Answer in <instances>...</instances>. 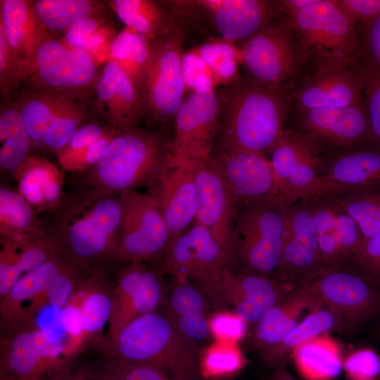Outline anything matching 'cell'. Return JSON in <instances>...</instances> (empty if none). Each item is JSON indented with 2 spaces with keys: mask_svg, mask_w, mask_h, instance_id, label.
<instances>
[{
  "mask_svg": "<svg viewBox=\"0 0 380 380\" xmlns=\"http://www.w3.org/2000/svg\"><path fill=\"white\" fill-rule=\"evenodd\" d=\"M52 248L84 274L110 275L116 260L122 217L120 194L72 189L40 216Z\"/></svg>",
  "mask_w": 380,
  "mask_h": 380,
  "instance_id": "6da1fadb",
  "label": "cell"
},
{
  "mask_svg": "<svg viewBox=\"0 0 380 380\" xmlns=\"http://www.w3.org/2000/svg\"><path fill=\"white\" fill-rule=\"evenodd\" d=\"M224 98L213 151L268 154L285 130L289 95L247 76L234 80Z\"/></svg>",
  "mask_w": 380,
  "mask_h": 380,
  "instance_id": "7a4b0ae2",
  "label": "cell"
},
{
  "mask_svg": "<svg viewBox=\"0 0 380 380\" xmlns=\"http://www.w3.org/2000/svg\"><path fill=\"white\" fill-rule=\"evenodd\" d=\"M170 140L160 132L136 127L118 132L90 170L71 175L72 189L120 194L150 186L172 165Z\"/></svg>",
  "mask_w": 380,
  "mask_h": 380,
  "instance_id": "3957f363",
  "label": "cell"
},
{
  "mask_svg": "<svg viewBox=\"0 0 380 380\" xmlns=\"http://www.w3.org/2000/svg\"><path fill=\"white\" fill-rule=\"evenodd\" d=\"M102 348L106 355L150 365L182 380H203L198 345L163 312L134 319Z\"/></svg>",
  "mask_w": 380,
  "mask_h": 380,
  "instance_id": "277c9868",
  "label": "cell"
},
{
  "mask_svg": "<svg viewBox=\"0 0 380 380\" xmlns=\"http://www.w3.org/2000/svg\"><path fill=\"white\" fill-rule=\"evenodd\" d=\"M281 198L239 202L233 231V265L277 278L286 213Z\"/></svg>",
  "mask_w": 380,
  "mask_h": 380,
  "instance_id": "5b68a950",
  "label": "cell"
},
{
  "mask_svg": "<svg viewBox=\"0 0 380 380\" xmlns=\"http://www.w3.org/2000/svg\"><path fill=\"white\" fill-rule=\"evenodd\" d=\"M363 66L355 57L309 53L289 97L290 108L343 107L364 96Z\"/></svg>",
  "mask_w": 380,
  "mask_h": 380,
  "instance_id": "8992f818",
  "label": "cell"
},
{
  "mask_svg": "<svg viewBox=\"0 0 380 380\" xmlns=\"http://www.w3.org/2000/svg\"><path fill=\"white\" fill-rule=\"evenodd\" d=\"M241 53L248 77L288 95L308 55L284 15L243 42Z\"/></svg>",
  "mask_w": 380,
  "mask_h": 380,
  "instance_id": "52a82bcc",
  "label": "cell"
},
{
  "mask_svg": "<svg viewBox=\"0 0 380 380\" xmlns=\"http://www.w3.org/2000/svg\"><path fill=\"white\" fill-rule=\"evenodd\" d=\"M83 99L42 89L27 88L14 102L32 141V150L56 156L89 113Z\"/></svg>",
  "mask_w": 380,
  "mask_h": 380,
  "instance_id": "ba28073f",
  "label": "cell"
},
{
  "mask_svg": "<svg viewBox=\"0 0 380 380\" xmlns=\"http://www.w3.org/2000/svg\"><path fill=\"white\" fill-rule=\"evenodd\" d=\"M183 32L178 26L151 42L150 54L139 88L148 124L167 122L175 117L183 101Z\"/></svg>",
  "mask_w": 380,
  "mask_h": 380,
  "instance_id": "9c48e42d",
  "label": "cell"
},
{
  "mask_svg": "<svg viewBox=\"0 0 380 380\" xmlns=\"http://www.w3.org/2000/svg\"><path fill=\"white\" fill-rule=\"evenodd\" d=\"M286 128L301 137L319 154L377 144L370 127L364 96L343 107L289 108Z\"/></svg>",
  "mask_w": 380,
  "mask_h": 380,
  "instance_id": "30bf717a",
  "label": "cell"
},
{
  "mask_svg": "<svg viewBox=\"0 0 380 380\" xmlns=\"http://www.w3.org/2000/svg\"><path fill=\"white\" fill-rule=\"evenodd\" d=\"M297 286L230 264L200 287L211 310L234 312L248 324H255Z\"/></svg>",
  "mask_w": 380,
  "mask_h": 380,
  "instance_id": "8fae6325",
  "label": "cell"
},
{
  "mask_svg": "<svg viewBox=\"0 0 380 380\" xmlns=\"http://www.w3.org/2000/svg\"><path fill=\"white\" fill-rule=\"evenodd\" d=\"M99 73L96 60L89 53L49 37L22 65L20 81L27 82V88L84 99L92 90Z\"/></svg>",
  "mask_w": 380,
  "mask_h": 380,
  "instance_id": "7c38bea8",
  "label": "cell"
},
{
  "mask_svg": "<svg viewBox=\"0 0 380 380\" xmlns=\"http://www.w3.org/2000/svg\"><path fill=\"white\" fill-rule=\"evenodd\" d=\"M60 338L34 325L1 337L0 380H62L72 370Z\"/></svg>",
  "mask_w": 380,
  "mask_h": 380,
  "instance_id": "4fadbf2b",
  "label": "cell"
},
{
  "mask_svg": "<svg viewBox=\"0 0 380 380\" xmlns=\"http://www.w3.org/2000/svg\"><path fill=\"white\" fill-rule=\"evenodd\" d=\"M221 99L212 86L199 87L183 100L170 140L172 163L191 164L211 158L221 117Z\"/></svg>",
  "mask_w": 380,
  "mask_h": 380,
  "instance_id": "5bb4252c",
  "label": "cell"
},
{
  "mask_svg": "<svg viewBox=\"0 0 380 380\" xmlns=\"http://www.w3.org/2000/svg\"><path fill=\"white\" fill-rule=\"evenodd\" d=\"M122 217L116 260L118 265L163 258L170 243L167 227L148 194H120Z\"/></svg>",
  "mask_w": 380,
  "mask_h": 380,
  "instance_id": "9a60e30c",
  "label": "cell"
},
{
  "mask_svg": "<svg viewBox=\"0 0 380 380\" xmlns=\"http://www.w3.org/2000/svg\"><path fill=\"white\" fill-rule=\"evenodd\" d=\"M300 286L336 311L350 331L360 329L380 313V284L350 268L330 270Z\"/></svg>",
  "mask_w": 380,
  "mask_h": 380,
  "instance_id": "2e32d148",
  "label": "cell"
},
{
  "mask_svg": "<svg viewBox=\"0 0 380 380\" xmlns=\"http://www.w3.org/2000/svg\"><path fill=\"white\" fill-rule=\"evenodd\" d=\"M329 270L322 259L311 201L300 199L287 210L277 279L300 286Z\"/></svg>",
  "mask_w": 380,
  "mask_h": 380,
  "instance_id": "e0dca14e",
  "label": "cell"
},
{
  "mask_svg": "<svg viewBox=\"0 0 380 380\" xmlns=\"http://www.w3.org/2000/svg\"><path fill=\"white\" fill-rule=\"evenodd\" d=\"M233 264L232 251L201 224L194 222L169 243L162 260L163 272L203 286Z\"/></svg>",
  "mask_w": 380,
  "mask_h": 380,
  "instance_id": "ac0fdd59",
  "label": "cell"
},
{
  "mask_svg": "<svg viewBox=\"0 0 380 380\" xmlns=\"http://www.w3.org/2000/svg\"><path fill=\"white\" fill-rule=\"evenodd\" d=\"M287 18L308 54L339 55L360 60L356 25L332 0H315Z\"/></svg>",
  "mask_w": 380,
  "mask_h": 380,
  "instance_id": "d6986e66",
  "label": "cell"
},
{
  "mask_svg": "<svg viewBox=\"0 0 380 380\" xmlns=\"http://www.w3.org/2000/svg\"><path fill=\"white\" fill-rule=\"evenodd\" d=\"M160 274L141 262L126 264L116 272L108 333L102 346L114 341L130 322L162 308L166 286Z\"/></svg>",
  "mask_w": 380,
  "mask_h": 380,
  "instance_id": "ffe728a7",
  "label": "cell"
},
{
  "mask_svg": "<svg viewBox=\"0 0 380 380\" xmlns=\"http://www.w3.org/2000/svg\"><path fill=\"white\" fill-rule=\"evenodd\" d=\"M190 165L196 194L195 221L229 248L233 255V231L238 202L210 158Z\"/></svg>",
  "mask_w": 380,
  "mask_h": 380,
  "instance_id": "44dd1931",
  "label": "cell"
},
{
  "mask_svg": "<svg viewBox=\"0 0 380 380\" xmlns=\"http://www.w3.org/2000/svg\"><path fill=\"white\" fill-rule=\"evenodd\" d=\"M94 107L104 122L121 132L139 127L145 117L141 92L116 61L105 63L94 84Z\"/></svg>",
  "mask_w": 380,
  "mask_h": 380,
  "instance_id": "7402d4cb",
  "label": "cell"
},
{
  "mask_svg": "<svg viewBox=\"0 0 380 380\" xmlns=\"http://www.w3.org/2000/svg\"><path fill=\"white\" fill-rule=\"evenodd\" d=\"M322 259L330 270L343 267L362 244L360 230L338 194L310 198Z\"/></svg>",
  "mask_w": 380,
  "mask_h": 380,
  "instance_id": "603a6c76",
  "label": "cell"
},
{
  "mask_svg": "<svg viewBox=\"0 0 380 380\" xmlns=\"http://www.w3.org/2000/svg\"><path fill=\"white\" fill-rule=\"evenodd\" d=\"M211 159L238 203L281 198L292 204L284 196L266 156L247 151H213Z\"/></svg>",
  "mask_w": 380,
  "mask_h": 380,
  "instance_id": "cb8c5ba5",
  "label": "cell"
},
{
  "mask_svg": "<svg viewBox=\"0 0 380 380\" xmlns=\"http://www.w3.org/2000/svg\"><path fill=\"white\" fill-rule=\"evenodd\" d=\"M203 11L215 30L227 42H245L283 15L279 1L198 0L185 1Z\"/></svg>",
  "mask_w": 380,
  "mask_h": 380,
  "instance_id": "d4e9b609",
  "label": "cell"
},
{
  "mask_svg": "<svg viewBox=\"0 0 380 380\" xmlns=\"http://www.w3.org/2000/svg\"><path fill=\"white\" fill-rule=\"evenodd\" d=\"M167 227L170 242L189 227L196 215V194L189 164H174L148 186Z\"/></svg>",
  "mask_w": 380,
  "mask_h": 380,
  "instance_id": "484cf974",
  "label": "cell"
},
{
  "mask_svg": "<svg viewBox=\"0 0 380 380\" xmlns=\"http://www.w3.org/2000/svg\"><path fill=\"white\" fill-rule=\"evenodd\" d=\"M70 262L56 251L44 263L23 275L0 299L1 337L34 325L29 318L25 303H32Z\"/></svg>",
  "mask_w": 380,
  "mask_h": 380,
  "instance_id": "4316f807",
  "label": "cell"
},
{
  "mask_svg": "<svg viewBox=\"0 0 380 380\" xmlns=\"http://www.w3.org/2000/svg\"><path fill=\"white\" fill-rule=\"evenodd\" d=\"M161 309L185 336L198 345L211 336V308L202 289L194 281L171 277Z\"/></svg>",
  "mask_w": 380,
  "mask_h": 380,
  "instance_id": "83f0119b",
  "label": "cell"
},
{
  "mask_svg": "<svg viewBox=\"0 0 380 380\" xmlns=\"http://www.w3.org/2000/svg\"><path fill=\"white\" fill-rule=\"evenodd\" d=\"M13 177L17 191L39 216L58 205L65 193V172L44 156L30 154Z\"/></svg>",
  "mask_w": 380,
  "mask_h": 380,
  "instance_id": "f1b7e54d",
  "label": "cell"
},
{
  "mask_svg": "<svg viewBox=\"0 0 380 380\" xmlns=\"http://www.w3.org/2000/svg\"><path fill=\"white\" fill-rule=\"evenodd\" d=\"M324 177L351 189L380 187V146L372 144L322 155Z\"/></svg>",
  "mask_w": 380,
  "mask_h": 380,
  "instance_id": "f546056e",
  "label": "cell"
},
{
  "mask_svg": "<svg viewBox=\"0 0 380 380\" xmlns=\"http://www.w3.org/2000/svg\"><path fill=\"white\" fill-rule=\"evenodd\" d=\"M0 6V25L22 66L32 58L39 46L51 37L36 14L34 1L1 0Z\"/></svg>",
  "mask_w": 380,
  "mask_h": 380,
  "instance_id": "4dcf8cb0",
  "label": "cell"
},
{
  "mask_svg": "<svg viewBox=\"0 0 380 380\" xmlns=\"http://www.w3.org/2000/svg\"><path fill=\"white\" fill-rule=\"evenodd\" d=\"M320 305L309 291L298 286L255 324L251 336L253 346L261 351L277 344L300 322L305 310L310 312Z\"/></svg>",
  "mask_w": 380,
  "mask_h": 380,
  "instance_id": "1f68e13d",
  "label": "cell"
},
{
  "mask_svg": "<svg viewBox=\"0 0 380 380\" xmlns=\"http://www.w3.org/2000/svg\"><path fill=\"white\" fill-rule=\"evenodd\" d=\"M0 299L25 274L46 261L56 251L46 236L0 238Z\"/></svg>",
  "mask_w": 380,
  "mask_h": 380,
  "instance_id": "d6a6232c",
  "label": "cell"
},
{
  "mask_svg": "<svg viewBox=\"0 0 380 380\" xmlns=\"http://www.w3.org/2000/svg\"><path fill=\"white\" fill-rule=\"evenodd\" d=\"M341 316L322 304L315 308L277 344L260 351L261 360L270 367H283L286 357L298 346L316 336L338 330Z\"/></svg>",
  "mask_w": 380,
  "mask_h": 380,
  "instance_id": "836d02e7",
  "label": "cell"
},
{
  "mask_svg": "<svg viewBox=\"0 0 380 380\" xmlns=\"http://www.w3.org/2000/svg\"><path fill=\"white\" fill-rule=\"evenodd\" d=\"M290 356L305 380H334L343 369L341 347L327 334L307 341L296 348Z\"/></svg>",
  "mask_w": 380,
  "mask_h": 380,
  "instance_id": "e575fe53",
  "label": "cell"
},
{
  "mask_svg": "<svg viewBox=\"0 0 380 380\" xmlns=\"http://www.w3.org/2000/svg\"><path fill=\"white\" fill-rule=\"evenodd\" d=\"M110 6L118 19L133 31L152 42L178 27L169 10L148 0H113Z\"/></svg>",
  "mask_w": 380,
  "mask_h": 380,
  "instance_id": "d590c367",
  "label": "cell"
},
{
  "mask_svg": "<svg viewBox=\"0 0 380 380\" xmlns=\"http://www.w3.org/2000/svg\"><path fill=\"white\" fill-rule=\"evenodd\" d=\"M110 275L87 276L79 286L82 297L74 303L80 311L82 331L86 334L99 335L109 323L112 312V289Z\"/></svg>",
  "mask_w": 380,
  "mask_h": 380,
  "instance_id": "8d00e7d4",
  "label": "cell"
},
{
  "mask_svg": "<svg viewBox=\"0 0 380 380\" xmlns=\"http://www.w3.org/2000/svg\"><path fill=\"white\" fill-rule=\"evenodd\" d=\"M32 141L21 115L11 104L0 113V168L12 176L30 155Z\"/></svg>",
  "mask_w": 380,
  "mask_h": 380,
  "instance_id": "74e56055",
  "label": "cell"
},
{
  "mask_svg": "<svg viewBox=\"0 0 380 380\" xmlns=\"http://www.w3.org/2000/svg\"><path fill=\"white\" fill-rule=\"evenodd\" d=\"M45 236L42 220L17 191L0 186V238Z\"/></svg>",
  "mask_w": 380,
  "mask_h": 380,
  "instance_id": "f35d334b",
  "label": "cell"
},
{
  "mask_svg": "<svg viewBox=\"0 0 380 380\" xmlns=\"http://www.w3.org/2000/svg\"><path fill=\"white\" fill-rule=\"evenodd\" d=\"M36 14L49 32L66 31L74 23L96 15L97 3L89 0H38Z\"/></svg>",
  "mask_w": 380,
  "mask_h": 380,
  "instance_id": "ab89813d",
  "label": "cell"
},
{
  "mask_svg": "<svg viewBox=\"0 0 380 380\" xmlns=\"http://www.w3.org/2000/svg\"><path fill=\"white\" fill-rule=\"evenodd\" d=\"M338 198L358 226L362 243L380 231V187L354 189L339 194Z\"/></svg>",
  "mask_w": 380,
  "mask_h": 380,
  "instance_id": "60d3db41",
  "label": "cell"
},
{
  "mask_svg": "<svg viewBox=\"0 0 380 380\" xmlns=\"http://www.w3.org/2000/svg\"><path fill=\"white\" fill-rule=\"evenodd\" d=\"M150 51L151 42L127 27L115 35L108 48L110 60L116 61L124 68L139 89Z\"/></svg>",
  "mask_w": 380,
  "mask_h": 380,
  "instance_id": "b9f144b4",
  "label": "cell"
},
{
  "mask_svg": "<svg viewBox=\"0 0 380 380\" xmlns=\"http://www.w3.org/2000/svg\"><path fill=\"white\" fill-rule=\"evenodd\" d=\"M246 364L237 343L218 341L208 347L199 357L202 378L220 379L232 376Z\"/></svg>",
  "mask_w": 380,
  "mask_h": 380,
  "instance_id": "7bdbcfd3",
  "label": "cell"
},
{
  "mask_svg": "<svg viewBox=\"0 0 380 380\" xmlns=\"http://www.w3.org/2000/svg\"><path fill=\"white\" fill-rule=\"evenodd\" d=\"M86 277L70 262L57 274L44 292L26 308L29 318L33 321L34 314L46 305L54 309L65 307Z\"/></svg>",
  "mask_w": 380,
  "mask_h": 380,
  "instance_id": "ee69618b",
  "label": "cell"
},
{
  "mask_svg": "<svg viewBox=\"0 0 380 380\" xmlns=\"http://www.w3.org/2000/svg\"><path fill=\"white\" fill-rule=\"evenodd\" d=\"M104 19L96 15L72 25L65 32L64 43L68 46L92 53L103 47L115 35ZM94 57V56H93Z\"/></svg>",
  "mask_w": 380,
  "mask_h": 380,
  "instance_id": "f6af8a7d",
  "label": "cell"
},
{
  "mask_svg": "<svg viewBox=\"0 0 380 380\" xmlns=\"http://www.w3.org/2000/svg\"><path fill=\"white\" fill-rule=\"evenodd\" d=\"M99 372L108 380H182L146 364L106 355Z\"/></svg>",
  "mask_w": 380,
  "mask_h": 380,
  "instance_id": "bcb514c9",
  "label": "cell"
},
{
  "mask_svg": "<svg viewBox=\"0 0 380 380\" xmlns=\"http://www.w3.org/2000/svg\"><path fill=\"white\" fill-rule=\"evenodd\" d=\"M110 127L105 134L80 151L70 156L57 158L58 164L65 172L71 175L86 172L95 166L109 143L118 132Z\"/></svg>",
  "mask_w": 380,
  "mask_h": 380,
  "instance_id": "7dc6e473",
  "label": "cell"
},
{
  "mask_svg": "<svg viewBox=\"0 0 380 380\" xmlns=\"http://www.w3.org/2000/svg\"><path fill=\"white\" fill-rule=\"evenodd\" d=\"M346 263L359 274L380 284V231L362 243Z\"/></svg>",
  "mask_w": 380,
  "mask_h": 380,
  "instance_id": "c3c4849f",
  "label": "cell"
},
{
  "mask_svg": "<svg viewBox=\"0 0 380 380\" xmlns=\"http://www.w3.org/2000/svg\"><path fill=\"white\" fill-rule=\"evenodd\" d=\"M343 369L350 380H376L380 374V357L372 349H358L343 358Z\"/></svg>",
  "mask_w": 380,
  "mask_h": 380,
  "instance_id": "681fc988",
  "label": "cell"
},
{
  "mask_svg": "<svg viewBox=\"0 0 380 380\" xmlns=\"http://www.w3.org/2000/svg\"><path fill=\"white\" fill-rule=\"evenodd\" d=\"M363 66L364 100L373 137L380 146V70L361 63Z\"/></svg>",
  "mask_w": 380,
  "mask_h": 380,
  "instance_id": "f907efd6",
  "label": "cell"
},
{
  "mask_svg": "<svg viewBox=\"0 0 380 380\" xmlns=\"http://www.w3.org/2000/svg\"><path fill=\"white\" fill-rule=\"evenodd\" d=\"M360 61L380 70V14L356 25Z\"/></svg>",
  "mask_w": 380,
  "mask_h": 380,
  "instance_id": "816d5d0a",
  "label": "cell"
},
{
  "mask_svg": "<svg viewBox=\"0 0 380 380\" xmlns=\"http://www.w3.org/2000/svg\"><path fill=\"white\" fill-rule=\"evenodd\" d=\"M247 325L239 315L229 311L215 312L209 319L211 336L218 341L237 343L245 337Z\"/></svg>",
  "mask_w": 380,
  "mask_h": 380,
  "instance_id": "f5cc1de1",
  "label": "cell"
},
{
  "mask_svg": "<svg viewBox=\"0 0 380 380\" xmlns=\"http://www.w3.org/2000/svg\"><path fill=\"white\" fill-rule=\"evenodd\" d=\"M21 62L8 44L0 25V83L6 99L20 82Z\"/></svg>",
  "mask_w": 380,
  "mask_h": 380,
  "instance_id": "db71d44e",
  "label": "cell"
},
{
  "mask_svg": "<svg viewBox=\"0 0 380 380\" xmlns=\"http://www.w3.org/2000/svg\"><path fill=\"white\" fill-rule=\"evenodd\" d=\"M111 127L107 123L89 121L80 127L68 143L58 153L57 158L75 153L94 142Z\"/></svg>",
  "mask_w": 380,
  "mask_h": 380,
  "instance_id": "11a10c76",
  "label": "cell"
},
{
  "mask_svg": "<svg viewBox=\"0 0 380 380\" xmlns=\"http://www.w3.org/2000/svg\"><path fill=\"white\" fill-rule=\"evenodd\" d=\"M355 25L380 14V0H332Z\"/></svg>",
  "mask_w": 380,
  "mask_h": 380,
  "instance_id": "9f6ffc18",
  "label": "cell"
},
{
  "mask_svg": "<svg viewBox=\"0 0 380 380\" xmlns=\"http://www.w3.org/2000/svg\"><path fill=\"white\" fill-rule=\"evenodd\" d=\"M62 380H89V369L80 368L76 371H71Z\"/></svg>",
  "mask_w": 380,
  "mask_h": 380,
  "instance_id": "6f0895ef",
  "label": "cell"
},
{
  "mask_svg": "<svg viewBox=\"0 0 380 380\" xmlns=\"http://www.w3.org/2000/svg\"><path fill=\"white\" fill-rule=\"evenodd\" d=\"M264 380H296L284 367L277 368L270 377Z\"/></svg>",
  "mask_w": 380,
  "mask_h": 380,
  "instance_id": "680465c9",
  "label": "cell"
},
{
  "mask_svg": "<svg viewBox=\"0 0 380 380\" xmlns=\"http://www.w3.org/2000/svg\"><path fill=\"white\" fill-rule=\"evenodd\" d=\"M89 380H108L104 377L99 371L89 369Z\"/></svg>",
  "mask_w": 380,
  "mask_h": 380,
  "instance_id": "91938a15",
  "label": "cell"
},
{
  "mask_svg": "<svg viewBox=\"0 0 380 380\" xmlns=\"http://www.w3.org/2000/svg\"><path fill=\"white\" fill-rule=\"evenodd\" d=\"M374 333L376 334V338L380 340V319L378 322L377 324L376 325Z\"/></svg>",
  "mask_w": 380,
  "mask_h": 380,
  "instance_id": "94428289",
  "label": "cell"
},
{
  "mask_svg": "<svg viewBox=\"0 0 380 380\" xmlns=\"http://www.w3.org/2000/svg\"><path fill=\"white\" fill-rule=\"evenodd\" d=\"M376 380H380V374H379V377L377 378Z\"/></svg>",
  "mask_w": 380,
  "mask_h": 380,
  "instance_id": "6125c7cd",
  "label": "cell"
}]
</instances>
